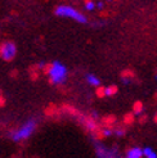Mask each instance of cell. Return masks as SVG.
<instances>
[{
	"instance_id": "cell-12",
	"label": "cell",
	"mask_w": 157,
	"mask_h": 158,
	"mask_svg": "<svg viewBox=\"0 0 157 158\" xmlns=\"http://www.w3.org/2000/svg\"><path fill=\"white\" fill-rule=\"evenodd\" d=\"M97 8V3L94 2V0H86L85 2V9L86 10H89V12H91V10H94Z\"/></svg>"
},
{
	"instance_id": "cell-6",
	"label": "cell",
	"mask_w": 157,
	"mask_h": 158,
	"mask_svg": "<svg viewBox=\"0 0 157 158\" xmlns=\"http://www.w3.org/2000/svg\"><path fill=\"white\" fill-rule=\"evenodd\" d=\"M125 158H143V148L133 147L125 153Z\"/></svg>"
},
{
	"instance_id": "cell-4",
	"label": "cell",
	"mask_w": 157,
	"mask_h": 158,
	"mask_svg": "<svg viewBox=\"0 0 157 158\" xmlns=\"http://www.w3.org/2000/svg\"><path fill=\"white\" fill-rule=\"evenodd\" d=\"M17 54V46L12 41H5L0 45V58L5 62H11Z\"/></svg>"
},
{
	"instance_id": "cell-1",
	"label": "cell",
	"mask_w": 157,
	"mask_h": 158,
	"mask_svg": "<svg viewBox=\"0 0 157 158\" xmlns=\"http://www.w3.org/2000/svg\"><path fill=\"white\" fill-rule=\"evenodd\" d=\"M46 75H48L50 84L62 85V84H65L66 80H67L68 71H67V67L63 64V63H61L58 60H54L46 67Z\"/></svg>"
},
{
	"instance_id": "cell-5",
	"label": "cell",
	"mask_w": 157,
	"mask_h": 158,
	"mask_svg": "<svg viewBox=\"0 0 157 158\" xmlns=\"http://www.w3.org/2000/svg\"><path fill=\"white\" fill-rule=\"evenodd\" d=\"M95 154L98 158H119L116 149H108L100 144H95Z\"/></svg>"
},
{
	"instance_id": "cell-8",
	"label": "cell",
	"mask_w": 157,
	"mask_h": 158,
	"mask_svg": "<svg viewBox=\"0 0 157 158\" xmlns=\"http://www.w3.org/2000/svg\"><path fill=\"white\" fill-rule=\"evenodd\" d=\"M85 78H86V82H88L90 86H94V88H99L100 86V80L98 78V76L93 75V73H88Z\"/></svg>"
},
{
	"instance_id": "cell-15",
	"label": "cell",
	"mask_w": 157,
	"mask_h": 158,
	"mask_svg": "<svg viewBox=\"0 0 157 158\" xmlns=\"http://www.w3.org/2000/svg\"><path fill=\"white\" fill-rule=\"evenodd\" d=\"M103 6H104V3L103 2H98L97 3V8H98V9H103Z\"/></svg>"
},
{
	"instance_id": "cell-2",
	"label": "cell",
	"mask_w": 157,
	"mask_h": 158,
	"mask_svg": "<svg viewBox=\"0 0 157 158\" xmlns=\"http://www.w3.org/2000/svg\"><path fill=\"white\" fill-rule=\"evenodd\" d=\"M36 127H37L36 120L31 118V120H28V121H26L25 123H23L21 127L12 131L11 132V138H12L13 141H15V143H19V141L26 140V139H28L31 135H32L34 131L36 130Z\"/></svg>"
},
{
	"instance_id": "cell-7",
	"label": "cell",
	"mask_w": 157,
	"mask_h": 158,
	"mask_svg": "<svg viewBox=\"0 0 157 158\" xmlns=\"http://www.w3.org/2000/svg\"><path fill=\"white\" fill-rule=\"evenodd\" d=\"M117 93V88L115 85L106 86V88H98V94L100 97H113Z\"/></svg>"
},
{
	"instance_id": "cell-16",
	"label": "cell",
	"mask_w": 157,
	"mask_h": 158,
	"mask_svg": "<svg viewBox=\"0 0 157 158\" xmlns=\"http://www.w3.org/2000/svg\"><path fill=\"white\" fill-rule=\"evenodd\" d=\"M155 121H156V122H157V114H156V116H155Z\"/></svg>"
},
{
	"instance_id": "cell-10",
	"label": "cell",
	"mask_w": 157,
	"mask_h": 158,
	"mask_svg": "<svg viewBox=\"0 0 157 158\" xmlns=\"http://www.w3.org/2000/svg\"><path fill=\"white\" fill-rule=\"evenodd\" d=\"M84 125L86 126V129L90 130V131H95V130H97V125H95V122H94L93 120H90V118H86V120L84 121Z\"/></svg>"
},
{
	"instance_id": "cell-3",
	"label": "cell",
	"mask_w": 157,
	"mask_h": 158,
	"mask_svg": "<svg viewBox=\"0 0 157 158\" xmlns=\"http://www.w3.org/2000/svg\"><path fill=\"white\" fill-rule=\"evenodd\" d=\"M54 13H56L58 17L71 18V19L78 22V23H86V22H88L86 17H85V15L81 12H78L77 9H75V8L70 6V5H59V6L56 8Z\"/></svg>"
},
{
	"instance_id": "cell-11",
	"label": "cell",
	"mask_w": 157,
	"mask_h": 158,
	"mask_svg": "<svg viewBox=\"0 0 157 158\" xmlns=\"http://www.w3.org/2000/svg\"><path fill=\"white\" fill-rule=\"evenodd\" d=\"M142 112H143V104L140 103V102H137V103L134 104V108H133V113H134L135 116H139Z\"/></svg>"
},
{
	"instance_id": "cell-9",
	"label": "cell",
	"mask_w": 157,
	"mask_h": 158,
	"mask_svg": "<svg viewBox=\"0 0 157 158\" xmlns=\"http://www.w3.org/2000/svg\"><path fill=\"white\" fill-rule=\"evenodd\" d=\"M143 157L144 158H157V153L153 151V148L144 147L143 148Z\"/></svg>"
},
{
	"instance_id": "cell-14",
	"label": "cell",
	"mask_w": 157,
	"mask_h": 158,
	"mask_svg": "<svg viewBox=\"0 0 157 158\" xmlns=\"http://www.w3.org/2000/svg\"><path fill=\"white\" fill-rule=\"evenodd\" d=\"M102 135L106 136V138L111 136V135H113V130H111V129H103V131H102Z\"/></svg>"
},
{
	"instance_id": "cell-13",
	"label": "cell",
	"mask_w": 157,
	"mask_h": 158,
	"mask_svg": "<svg viewBox=\"0 0 157 158\" xmlns=\"http://www.w3.org/2000/svg\"><path fill=\"white\" fill-rule=\"evenodd\" d=\"M113 135L121 138V136L125 135V130H124V129H115V130H113Z\"/></svg>"
}]
</instances>
